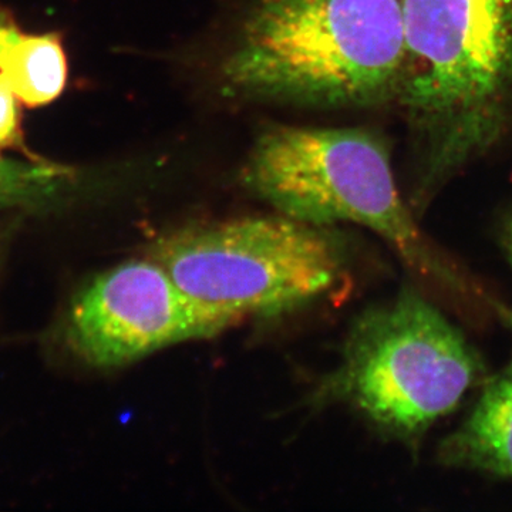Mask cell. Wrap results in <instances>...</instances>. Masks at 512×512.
Instances as JSON below:
<instances>
[{
    "label": "cell",
    "mask_w": 512,
    "mask_h": 512,
    "mask_svg": "<svg viewBox=\"0 0 512 512\" xmlns=\"http://www.w3.org/2000/svg\"><path fill=\"white\" fill-rule=\"evenodd\" d=\"M501 245H503L505 255L512 266V210L505 217L503 228H501Z\"/></svg>",
    "instance_id": "8fae6325"
},
{
    "label": "cell",
    "mask_w": 512,
    "mask_h": 512,
    "mask_svg": "<svg viewBox=\"0 0 512 512\" xmlns=\"http://www.w3.org/2000/svg\"><path fill=\"white\" fill-rule=\"evenodd\" d=\"M403 0H256L222 57L221 92L298 106L397 100Z\"/></svg>",
    "instance_id": "7a4b0ae2"
},
{
    "label": "cell",
    "mask_w": 512,
    "mask_h": 512,
    "mask_svg": "<svg viewBox=\"0 0 512 512\" xmlns=\"http://www.w3.org/2000/svg\"><path fill=\"white\" fill-rule=\"evenodd\" d=\"M19 124L18 97L0 74V150L18 143Z\"/></svg>",
    "instance_id": "30bf717a"
},
{
    "label": "cell",
    "mask_w": 512,
    "mask_h": 512,
    "mask_svg": "<svg viewBox=\"0 0 512 512\" xmlns=\"http://www.w3.org/2000/svg\"><path fill=\"white\" fill-rule=\"evenodd\" d=\"M0 74L25 106L52 103L67 82L66 53L59 35L23 32L0 13Z\"/></svg>",
    "instance_id": "ba28073f"
},
{
    "label": "cell",
    "mask_w": 512,
    "mask_h": 512,
    "mask_svg": "<svg viewBox=\"0 0 512 512\" xmlns=\"http://www.w3.org/2000/svg\"><path fill=\"white\" fill-rule=\"evenodd\" d=\"M151 259L192 298L242 320L296 311L349 278L339 232L282 214L177 229L158 239Z\"/></svg>",
    "instance_id": "5b68a950"
},
{
    "label": "cell",
    "mask_w": 512,
    "mask_h": 512,
    "mask_svg": "<svg viewBox=\"0 0 512 512\" xmlns=\"http://www.w3.org/2000/svg\"><path fill=\"white\" fill-rule=\"evenodd\" d=\"M241 183L293 220L372 229L399 255L417 288L471 328L487 329L507 308L423 234L397 190L389 147L375 131L266 128L242 165Z\"/></svg>",
    "instance_id": "6da1fadb"
},
{
    "label": "cell",
    "mask_w": 512,
    "mask_h": 512,
    "mask_svg": "<svg viewBox=\"0 0 512 512\" xmlns=\"http://www.w3.org/2000/svg\"><path fill=\"white\" fill-rule=\"evenodd\" d=\"M235 313L192 298L153 259L96 276L70 308L67 338L84 362L128 365L178 343L211 339L237 326Z\"/></svg>",
    "instance_id": "8992f818"
},
{
    "label": "cell",
    "mask_w": 512,
    "mask_h": 512,
    "mask_svg": "<svg viewBox=\"0 0 512 512\" xmlns=\"http://www.w3.org/2000/svg\"><path fill=\"white\" fill-rule=\"evenodd\" d=\"M397 100L423 151L414 208L500 141L512 114V0H403Z\"/></svg>",
    "instance_id": "3957f363"
},
{
    "label": "cell",
    "mask_w": 512,
    "mask_h": 512,
    "mask_svg": "<svg viewBox=\"0 0 512 512\" xmlns=\"http://www.w3.org/2000/svg\"><path fill=\"white\" fill-rule=\"evenodd\" d=\"M512 335V311L503 320ZM437 461L454 470L512 481V349L507 365L488 376L477 402L440 441Z\"/></svg>",
    "instance_id": "52a82bcc"
},
{
    "label": "cell",
    "mask_w": 512,
    "mask_h": 512,
    "mask_svg": "<svg viewBox=\"0 0 512 512\" xmlns=\"http://www.w3.org/2000/svg\"><path fill=\"white\" fill-rule=\"evenodd\" d=\"M69 171L57 165L0 157V207L43 200L69 183Z\"/></svg>",
    "instance_id": "9c48e42d"
},
{
    "label": "cell",
    "mask_w": 512,
    "mask_h": 512,
    "mask_svg": "<svg viewBox=\"0 0 512 512\" xmlns=\"http://www.w3.org/2000/svg\"><path fill=\"white\" fill-rule=\"evenodd\" d=\"M487 377L483 356L439 303L406 286L357 316L323 390L414 446Z\"/></svg>",
    "instance_id": "277c9868"
}]
</instances>
